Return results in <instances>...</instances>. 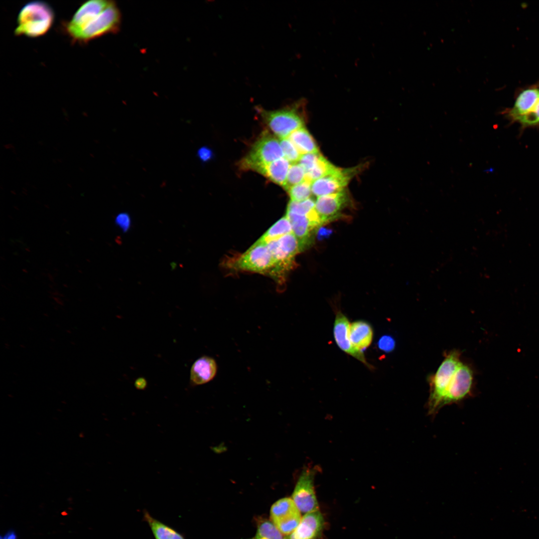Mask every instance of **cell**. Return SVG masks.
I'll list each match as a JSON object with an SVG mask.
<instances>
[{
  "label": "cell",
  "instance_id": "277c9868",
  "mask_svg": "<svg viewBox=\"0 0 539 539\" xmlns=\"http://www.w3.org/2000/svg\"><path fill=\"white\" fill-rule=\"evenodd\" d=\"M460 352L454 350L448 353L430 381V395L427 403L429 415L435 416L442 407V402L452 377L461 364Z\"/></svg>",
  "mask_w": 539,
  "mask_h": 539
},
{
  "label": "cell",
  "instance_id": "e0dca14e",
  "mask_svg": "<svg viewBox=\"0 0 539 539\" xmlns=\"http://www.w3.org/2000/svg\"><path fill=\"white\" fill-rule=\"evenodd\" d=\"M324 527V520L319 511L304 514L295 529L285 539H318Z\"/></svg>",
  "mask_w": 539,
  "mask_h": 539
},
{
  "label": "cell",
  "instance_id": "7c38bea8",
  "mask_svg": "<svg viewBox=\"0 0 539 539\" xmlns=\"http://www.w3.org/2000/svg\"><path fill=\"white\" fill-rule=\"evenodd\" d=\"M285 215L290 221L292 232L298 240L300 252H302L311 245L313 232L321 226L315 208L307 215L286 211Z\"/></svg>",
  "mask_w": 539,
  "mask_h": 539
},
{
  "label": "cell",
  "instance_id": "8992f818",
  "mask_svg": "<svg viewBox=\"0 0 539 539\" xmlns=\"http://www.w3.org/2000/svg\"><path fill=\"white\" fill-rule=\"evenodd\" d=\"M229 268L237 271L268 274L273 277L275 263L266 245L254 243L244 253L229 260Z\"/></svg>",
  "mask_w": 539,
  "mask_h": 539
},
{
  "label": "cell",
  "instance_id": "d6a6232c",
  "mask_svg": "<svg viewBox=\"0 0 539 539\" xmlns=\"http://www.w3.org/2000/svg\"><path fill=\"white\" fill-rule=\"evenodd\" d=\"M197 155L201 160L203 162H206L211 159L212 157V152L209 148L203 147L198 150Z\"/></svg>",
  "mask_w": 539,
  "mask_h": 539
},
{
  "label": "cell",
  "instance_id": "1f68e13d",
  "mask_svg": "<svg viewBox=\"0 0 539 539\" xmlns=\"http://www.w3.org/2000/svg\"><path fill=\"white\" fill-rule=\"evenodd\" d=\"M378 347L385 352L392 351L395 347V341L392 336L389 335L382 336L377 342Z\"/></svg>",
  "mask_w": 539,
  "mask_h": 539
},
{
  "label": "cell",
  "instance_id": "d4e9b609",
  "mask_svg": "<svg viewBox=\"0 0 539 539\" xmlns=\"http://www.w3.org/2000/svg\"><path fill=\"white\" fill-rule=\"evenodd\" d=\"M335 167L320 154L312 169L305 174V180L312 182L328 174Z\"/></svg>",
  "mask_w": 539,
  "mask_h": 539
},
{
  "label": "cell",
  "instance_id": "9c48e42d",
  "mask_svg": "<svg viewBox=\"0 0 539 539\" xmlns=\"http://www.w3.org/2000/svg\"><path fill=\"white\" fill-rule=\"evenodd\" d=\"M301 512L291 498L280 499L272 504L270 520L285 536L292 532L300 522Z\"/></svg>",
  "mask_w": 539,
  "mask_h": 539
},
{
  "label": "cell",
  "instance_id": "4fadbf2b",
  "mask_svg": "<svg viewBox=\"0 0 539 539\" xmlns=\"http://www.w3.org/2000/svg\"><path fill=\"white\" fill-rule=\"evenodd\" d=\"M349 200V195L344 189L336 193L317 197L315 210L321 225L339 219Z\"/></svg>",
  "mask_w": 539,
  "mask_h": 539
},
{
  "label": "cell",
  "instance_id": "6da1fadb",
  "mask_svg": "<svg viewBox=\"0 0 539 539\" xmlns=\"http://www.w3.org/2000/svg\"><path fill=\"white\" fill-rule=\"evenodd\" d=\"M55 14L46 2L33 0L25 3L20 9L14 30L15 36L36 38L45 34L52 27Z\"/></svg>",
  "mask_w": 539,
  "mask_h": 539
},
{
  "label": "cell",
  "instance_id": "484cf974",
  "mask_svg": "<svg viewBox=\"0 0 539 539\" xmlns=\"http://www.w3.org/2000/svg\"><path fill=\"white\" fill-rule=\"evenodd\" d=\"M311 182L305 180L301 183L290 187L287 191L290 201L301 202L310 198L312 194Z\"/></svg>",
  "mask_w": 539,
  "mask_h": 539
},
{
  "label": "cell",
  "instance_id": "4316f807",
  "mask_svg": "<svg viewBox=\"0 0 539 539\" xmlns=\"http://www.w3.org/2000/svg\"><path fill=\"white\" fill-rule=\"evenodd\" d=\"M305 178V173L303 168L298 163L291 164L283 188L287 191L290 187L304 181Z\"/></svg>",
  "mask_w": 539,
  "mask_h": 539
},
{
  "label": "cell",
  "instance_id": "30bf717a",
  "mask_svg": "<svg viewBox=\"0 0 539 539\" xmlns=\"http://www.w3.org/2000/svg\"><path fill=\"white\" fill-rule=\"evenodd\" d=\"M357 169L335 167L326 175L311 182L312 194L319 197L342 191L356 173Z\"/></svg>",
  "mask_w": 539,
  "mask_h": 539
},
{
  "label": "cell",
  "instance_id": "ba28073f",
  "mask_svg": "<svg viewBox=\"0 0 539 539\" xmlns=\"http://www.w3.org/2000/svg\"><path fill=\"white\" fill-rule=\"evenodd\" d=\"M318 467H304L296 482L291 498L301 513L319 510L314 481Z\"/></svg>",
  "mask_w": 539,
  "mask_h": 539
},
{
  "label": "cell",
  "instance_id": "4dcf8cb0",
  "mask_svg": "<svg viewBox=\"0 0 539 539\" xmlns=\"http://www.w3.org/2000/svg\"><path fill=\"white\" fill-rule=\"evenodd\" d=\"M115 223L123 233H126L131 227V218L128 213L121 212L116 216Z\"/></svg>",
  "mask_w": 539,
  "mask_h": 539
},
{
  "label": "cell",
  "instance_id": "f546056e",
  "mask_svg": "<svg viewBox=\"0 0 539 539\" xmlns=\"http://www.w3.org/2000/svg\"><path fill=\"white\" fill-rule=\"evenodd\" d=\"M320 154L308 153L301 155L298 163L303 168L305 174L309 172L316 163Z\"/></svg>",
  "mask_w": 539,
  "mask_h": 539
},
{
  "label": "cell",
  "instance_id": "603a6c76",
  "mask_svg": "<svg viewBox=\"0 0 539 539\" xmlns=\"http://www.w3.org/2000/svg\"><path fill=\"white\" fill-rule=\"evenodd\" d=\"M292 232L290 221L284 215L269 228L255 243L267 245Z\"/></svg>",
  "mask_w": 539,
  "mask_h": 539
},
{
  "label": "cell",
  "instance_id": "5b68a950",
  "mask_svg": "<svg viewBox=\"0 0 539 539\" xmlns=\"http://www.w3.org/2000/svg\"><path fill=\"white\" fill-rule=\"evenodd\" d=\"M283 157L279 141L265 132L253 144L240 165L244 170H252L262 174L267 166Z\"/></svg>",
  "mask_w": 539,
  "mask_h": 539
},
{
  "label": "cell",
  "instance_id": "7a4b0ae2",
  "mask_svg": "<svg viewBox=\"0 0 539 539\" xmlns=\"http://www.w3.org/2000/svg\"><path fill=\"white\" fill-rule=\"evenodd\" d=\"M304 100H298L285 107L272 111L259 108V112L268 127L279 139L287 138L303 126Z\"/></svg>",
  "mask_w": 539,
  "mask_h": 539
},
{
  "label": "cell",
  "instance_id": "5bb4252c",
  "mask_svg": "<svg viewBox=\"0 0 539 539\" xmlns=\"http://www.w3.org/2000/svg\"><path fill=\"white\" fill-rule=\"evenodd\" d=\"M539 102V83L523 89L517 95L513 105L501 112L510 123H517L530 114Z\"/></svg>",
  "mask_w": 539,
  "mask_h": 539
},
{
  "label": "cell",
  "instance_id": "cb8c5ba5",
  "mask_svg": "<svg viewBox=\"0 0 539 539\" xmlns=\"http://www.w3.org/2000/svg\"><path fill=\"white\" fill-rule=\"evenodd\" d=\"M254 539H285V536L270 520L260 518L257 521V532Z\"/></svg>",
  "mask_w": 539,
  "mask_h": 539
},
{
  "label": "cell",
  "instance_id": "ffe728a7",
  "mask_svg": "<svg viewBox=\"0 0 539 539\" xmlns=\"http://www.w3.org/2000/svg\"><path fill=\"white\" fill-rule=\"evenodd\" d=\"M143 520L147 523L155 539H186L183 534L154 518L145 510Z\"/></svg>",
  "mask_w": 539,
  "mask_h": 539
},
{
  "label": "cell",
  "instance_id": "d6986e66",
  "mask_svg": "<svg viewBox=\"0 0 539 539\" xmlns=\"http://www.w3.org/2000/svg\"><path fill=\"white\" fill-rule=\"evenodd\" d=\"M350 338L353 346L362 351L371 344L373 331L371 324L363 320L353 322L350 327Z\"/></svg>",
  "mask_w": 539,
  "mask_h": 539
},
{
  "label": "cell",
  "instance_id": "52a82bcc",
  "mask_svg": "<svg viewBox=\"0 0 539 539\" xmlns=\"http://www.w3.org/2000/svg\"><path fill=\"white\" fill-rule=\"evenodd\" d=\"M266 245L275 263L273 278L282 279L285 273L293 267L295 257L300 252L298 240L292 232Z\"/></svg>",
  "mask_w": 539,
  "mask_h": 539
},
{
  "label": "cell",
  "instance_id": "44dd1931",
  "mask_svg": "<svg viewBox=\"0 0 539 539\" xmlns=\"http://www.w3.org/2000/svg\"><path fill=\"white\" fill-rule=\"evenodd\" d=\"M287 138L301 155L319 153L314 139L303 127L292 132Z\"/></svg>",
  "mask_w": 539,
  "mask_h": 539
},
{
  "label": "cell",
  "instance_id": "3957f363",
  "mask_svg": "<svg viewBox=\"0 0 539 539\" xmlns=\"http://www.w3.org/2000/svg\"><path fill=\"white\" fill-rule=\"evenodd\" d=\"M121 21L120 10L114 1L92 17L69 38L73 43L85 44L104 35L118 31Z\"/></svg>",
  "mask_w": 539,
  "mask_h": 539
},
{
  "label": "cell",
  "instance_id": "9a60e30c",
  "mask_svg": "<svg viewBox=\"0 0 539 539\" xmlns=\"http://www.w3.org/2000/svg\"><path fill=\"white\" fill-rule=\"evenodd\" d=\"M106 0H90L81 3L70 19L61 23V30L69 37L79 30L92 17L98 14L112 2Z\"/></svg>",
  "mask_w": 539,
  "mask_h": 539
},
{
  "label": "cell",
  "instance_id": "d590c367",
  "mask_svg": "<svg viewBox=\"0 0 539 539\" xmlns=\"http://www.w3.org/2000/svg\"><path fill=\"white\" fill-rule=\"evenodd\" d=\"M254 539V538H252V539Z\"/></svg>",
  "mask_w": 539,
  "mask_h": 539
},
{
  "label": "cell",
  "instance_id": "8fae6325",
  "mask_svg": "<svg viewBox=\"0 0 539 539\" xmlns=\"http://www.w3.org/2000/svg\"><path fill=\"white\" fill-rule=\"evenodd\" d=\"M473 374L471 369L462 363L458 366L448 386L442 402V407L456 403L471 394Z\"/></svg>",
  "mask_w": 539,
  "mask_h": 539
},
{
  "label": "cell",
  "instance_id": "f1b7e54d",
  "mask_svg": "<svg viewBox=\"0 0 539 539\" xmlns=\"http://www.w3.org/2000/svg\"><path fill=\"white\" fill-rule=\"evenodd\" d=\"M537 108L530 114L521 119L517 123L520 125V129L523 131L529 128L539 127V103Z\"/></svg>",
  "mask_w": 539,
  "mask_h": 539
},
{
  "label": "cell",
  "instance_id": "83f0119b",
  "mask_svg": "<svg viewBox=\"0 0 539 539\" xmlns=\"http://www.w3.org/2000/svg\"><path fill=\"white\" fill-rule=\"evenodd\" d=\"M279 141L284 158L291 164L298 163L301 155L292 143L287 138L279 139Z\"/></svg>",
  "mask_w": 539,
  "mask_h": 539
},
{
  "label": "cell",
  "instance_id": "2e32d148",
  "mask_svg": "<svg viewBox=\"0 0 539 539\" xmlns=\"http://www.w3.org/2000/svg\"><path fill=\"white\" fill-rule=\"evenodd\" d=\"M350 324L346 316L340 310H336L333 333L337 345L342 351L360 361L369 369L373 370L374 367L367 362L363 352L352 345L350 338Z\"/></svg>",
  "mask_w": 539,
  "mask_h": 539
},
{
  "label": "cell",
  "instance_id": "e575fe53",
  "mask_svg": "<svg viewBox=\"0 0 539 539\" xmlns=\"http://www.w3.org/2000/svg\"><path fill=\"white\" fill-rule=\"evenodd\" d=\"M1 539H16V535L12 532H8Z\"/></svg>",
  "mask_w": 539,
  "mask_h": 539
},
{
  "label": "cell",
  "instance_id": "7402d4cb",
  "mask_svg": "<svg viewBox=\"0 0 539 539\" xmlns=\"http://www.w3.org/2000/svg\"><path fill=\"white\" fill-rule=\"evenodd\" d=\"M290 166L289 162L283 157L267 166L262 175L273 183L283 187Z\"/></svg>",
  "mask_w": 539,
  "mask_h": 539
},
{
  "label": "cell",
  "instance_id": "ac0fdd59",
  "mask_svg": "<svg viewBox=\"0 0 539 539\" xmlns=\"http://www.w3.org/2000/svg\"><path fill=\"white\" fill-rule=\"evenodd\" d=\"M217 368V363L214 358L208 356L199 358L191 368V383L194 385H199L210 382L215 377Z\"/></svg>",
  "mask_w": 539,
  "mask_h": 539
},
{
  "label": "cell",
  "instance_id": "836d02e7",
  "mask_svg": "<svg viewBox=\"0 0 539 539\" xmlns=\"http://www.w3.org/2000/svg\"><path fill=\"white\" fill-rule=\"evenodd\" d=\"M147 385L146 380L143 378H139L137 379L135 382V385L137 388L139 389H144L145 388Z\"/></svg>",
  "mask_w": 539,
  "mask_h": 539
}]
</instances>
